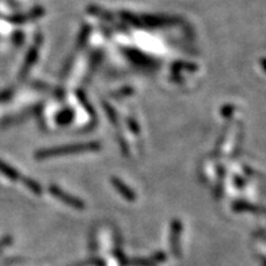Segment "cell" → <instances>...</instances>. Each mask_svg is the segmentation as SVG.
I'll list each match as a JSON object with an SVG mask.
<instances>
[{
	"label": "cell",
	"mask_w": 266,
	"mask_h": 266,
	"mask_svg": "<svg viewBox=\"0 0 266 266\" xmlns=\"http://www.w3.org/2000/svg\"><path fill=\"white\" fill-rule=\"evenodd\" d=\"M0 171H2L4 175L11 177V179H17V177H19V174H17L16 170H14L11 167H8V165L3 163V161H0Z\"/></svg>",
	"instance_id": "2"
},
{
	"label": "cell",
	"mask_w": 266,
	"mask_h": 266,
	"mask_svg": "<svg viewBox=\"0 0 266 266\" xmlns=\"http://www.w3.org/2000/svg\"><path fill=\"white\" fill-rule=\"evenodd\" d=\"M51 192L54 195V196H57L58 198H60V200L64 201L66 203H69V204H72V206H74L75 209H81L83 207L80 201L75 200V198H72L70 196H68V195H66L63 191H60L59 189H57L56 186H52Z\"/></svg>",
	"instance_id": "1"
}]
</instances>
